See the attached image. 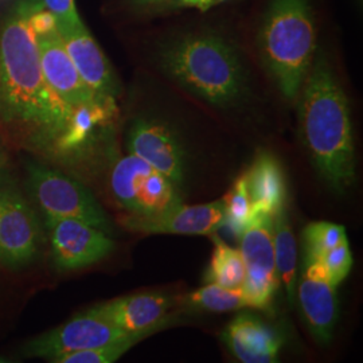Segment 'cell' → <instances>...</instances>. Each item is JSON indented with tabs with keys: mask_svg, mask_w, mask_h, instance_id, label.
Masks as SVG:
<instances>
[{
	"mask_svg": "<svg viewBox=\"0 0 363 363\" xmlns=\"http://www.w3.org/2000/svg\"><path fill=\"white\" fill-rule=\"evenodd\" d=\"M42 0H21L0 21V123L33 139L65 136L74 111L43 77L28 19Z\"/></svg>",
	"mask_w": 363,
	"mask_h": 363,
	"instance_id": "1",
	"label": "cell"
},
{
	"mask_svg": "<svg viewBox=\"0 0 363 363\" xmlns=\"http://www.w3.org/2000/svg\"><path fill=\"white\" fill-rule=\"evenodd\" d=\"M298 97V128L304 148L327 186L345 194L355 181L350 109L325 55L312 62Z\"/></svg>",
	"mask_w": 363,
	"mask_h": 363,
	"instance_id": "2",
	"label": "cell"
},
{
	"mask_svg": "<svg viewBox=\"0 0 363 363\" xmlns=\"http://www.w3.org/2000/svg\"><path fill=\"white\" fill-rule=\"evenodd\" d=\"M166 76L206 103L228 108L247 99V70L233 45L211 31L179 34L156 54Z\"/></svg>",
	"mask_w": 363,
	"mask_h": 363,
	"instance_id": "3",
	"label": "cell"
},
{
	"mask_svg": "<svg viewBox=\"0 0 363 363\" xmlns=\"http://www.w3.org/2000/svg\"><path fill=\"white\" fill-rule=\"evenodd\" d=\"M259 57L288 100H296L316 50L310 0H272L257 35Z\"/></svg>",
	"mask_w": 363,
	"mask_h": 363,
	"instance_id": "4",
	"label": "cell"
},
{
	"mask_svg": "<svg viewBox=\"0 0 363 363\" xmlns=\"http://www.w3.org/2000/svg\"><path fill=\"white\" fill-rule=\"evenodd\" d=\"M27 187L45 217L84 220L106 234L112 223L94 195L79 182L39 163L27 166Z\"/></svg>",
	"mask_w": 363,
	"mask_h": 363,
	"instance_id": "5",
	"label": "cell"
},
{
	"mask_svg": "<svg viewBox=\"0 0 363 363\" xmlns=\"http://www.w3.org/2000/svg\"><path fill=\"white\" fill-rule=\"evenodd\" d=\"M111 190L130 216L150 217L182 203L178 187L138 156L117 160L111 172Z\"/></svg>",
	"mask_w": 363,
	"mask_h": 363,
	"instance_id": "6",
	"label": "cell"
},
{
	"mask_svg": "<svg viewBox=\"0 0 363 363\" xmlns=\"http://www.w3.org/2000/svg\"><path fill=\"white\" fill-rule=\"evenodd\" d=\"M238 240L247 271L242 291L249 308L268 310L280 286L274 265L272 214L256 211Z\"/></svg>",
	"mask_w": 363,
	"mask_h": 363,
	"instance_id": "7",
	"label": "cell"
},
{
	"mask_svg": "<svg viewBox=\"0 0 363 363\" xmlns=\"http://www.w3.org/2000/svg\"><path fill=\"white\" fill-rule=\"evenodd\" d=\"M125 337L128 335L121 330L91 310H86L73 316L64 325L30 339L23 351L28 358H45L48 361L61 354L89 350Z\"/></svg>",
	"mask_w": 363,
	"mask_h": 363,
	"instance_id": "8",
	"label": "cell"
},
{
	"mask_svg": "<svg viewBox=\"0 0 363 363\" xmlns=\"http://www.w3.org/2000/svg\"><path fill=\"white\" fill-rule=\"evenodd\" d=\"M52 261L61 271H77L109 256L115 242L109 234L76 218L45 217Z\"/></svg>",
	"mask_w": 363,
	"mask_h": 363,
	"instance_id": "9",
	"label": "cell"
},
{
	"mask_svg": "<svg viewBox=\"0 0 363 363\" xmlns=\"http://www.w3.org/2000/svg\"><path fill=\"white\" fill-rule=\"evenodd\" d=\"M38 49L39 62L48 85L52 91L73 111L108 108L112 101L100 99L85 84L66 52L65 46L58 30L48 34L34 35Z\"/></svg>",
	"mask_w": 363,
	"mask_h": 363,
	"instance_id": "10",
	"label": "cell"
},
{
	"mask_svg": "<svg viewBox=\"0 0 363 363\" xmlns=\"http://www.w3.org/2000/svg\"><path fill=\"white\" fill-rule=\"evenodd\" d=\"M39 223L22 195L9 186L0 191V264L21 268L35 259Z\"/></svg>",
	"mask_w": 363,
	"mask_h": 363,
	"instance_id": "11",
	"label": "cell"
},
{
	"mask_svg": "<svg viewBox=\"0 0 363 363\" xmlns=\"http://www.w3.org/2000/svg\"><path fill=\"white\" fill-rule=\"evenodd\" d=\"M337 286L318 261H303L296 296L312 335L327 345L334 337L337 320Z\"/></svg>",
	"mask_w": 363,
	"mask_h": 363,
	"instance_id": "12",
	"label": "cell"
},
{
	"mask_svg": "<svg viewBox=\"0 0 363 363\" xmlns=\"http://www.w3.org/2000/svg\"><path fill=\"white\" fill-rule=\"evenodd\" d=\"M175 298L160 294H138L100 303L89 310L108 320L127 335L148 334L169 327L174 322Z\"/></svg>",
	"mask_w": 363,
	"mask_h": 363,
	"instance_id": "13",
	"label": "cell"
},
{
	"mask_svg": "<svg viewBox=\"0 0 363 363\" xmlns=\"http://www.w3.org/2000/svg\"><path fill=\"white\" fill-rule=\"evenodd\" d=\"M128 151L182 187L186 174L184 150L167 124L154 118H136L128 133Z\"/></svg>",
	"mask_w": 363,
	"mask_h": 363,
	"instance_id": "14",
	"label": "cell"
},
{
	"mask_svg": "<svg viewBox=\"0 0 363 363\" xmlns=\"http://www.w3.org/2000/svg\"><path fill=\"white\" fill-rule=\"evenodd\" d=\"M125 226L138 233L208 235L225 226L223 198L203 205H183L157 213L150 217L130 216Z\"/></svg>",
	"mask_w": 363,
	"mask_h": 363,
	"instance_id": "15",
	"label": "cell"
},
{
	"mask_svg": "<svg viewBox=\"0 0 363 363\" xmlns=\"http://www.w3.org/2000/svg\"><path fill=\"white\" fill-rule=\"evenodd\" d=\"M66 52L72 58L81 78L100 99L113 101L118 94V82L104 52L86 27L57 26Z\"/></svg>",
	"mask_w": 363,
	"mask_h": 363,
	"instance_id": "16",
	"label": "cell"
},
{
	"mask_svg": "<svg viewBox=\"0 0 363 363\" xmlns=\"http://www.w3.org/2000/svg\"><path fill=\"white\" fill-rule=\"evenodd\" d=\"M222 340L234 358L244 363H273L279 361L283 337L259 316L240 313L228 325Z\"/></svg>",
	"mask_w": 363,
	"mask_h": 363,
	"instance_id": "17",
	"label": "cell"
},
{
	"mask_svg": "<svg viewBox=\"0 0 363 363\" xmlns=\"http://www.w3.org/2000/svg\"><path fill=\"white\" fill-rule=\"evenodd\" d=\"M247 193L256 211L274 214L286 205V177L279 160L269 152H259L244 174Z\"/></svg>",
	"mask_w": 363,
	"mask_h": 363,
	"instance_id": "18",
	"label": "cell"
},
{
	"mask_svg": "<svg viewBox=\"0 0 363 363\" xmlns=\"http://www.w3.org/2000/svg\"><path fill=\"white\" fill-rule=\"evenodd\" d=\"M273 252L274 265L280 286L286 291L289 303L296 298L298 283V247L291 228L286 205L272 216Z\"/></svg>",
	"mask_w": 363,
	"mask_h": 363,
	"instance_id": "19",
	"label": "cell"
},
{
	"mask_svg": "<svg viewBox=\"0 0 363 363\" xmlns=\"http://www.w3.org/2000/svg\"><path fill=\"white\" fill-rule=\"evenodd\" d=\"M213 238V255L205 272V283H214L226 288H242L245 281V262L240 249L228 245L216 234Z\"/></svg>",
	"mask_w": 363,
	"mask_h": 363,
	"instance_id": "20",
	"label": "cell"
},
{
	"mask_svg": "<svg viewBox=\"0 0 363 363\" xmlns=\"http://www.w3.org/2000/svg\"><path fill=\"white\" fill-rule=\"evenodd\" d=\"M182 304L196 311L232 312L249 308L242 288H226L214 283L195 289L182 298Z\"/></svg>",
	"mask_w": 363,
	"mask_h": 363,
	"instance_id": "21",
	"label": "cell"
},
{
	"mask_svg": "<svg viewBox=\"0 0 363 363\" xmlns=\"http://www.w3.org/2000/svg\"><path fill=\"white\" fill-rule=\"evenodd\" d=\"M301 240L303 261H320L328 252L349 241L342 225L325 220L308 223L301 233Z\"/></svg>",
	"mask_w": 363,
	"mask_h": 363,
	"instance_id": "22",
	"label": "cell"
},
{
	"mask_svg": "<svg viewBox=\"0 0 363 363\" xmlns=\"http://www.w3.org/2000/svg\"><path fill=\"white\" fill-rule=\"evenodd\" d=\"M148 334L128 335L117 342L94 347L89 350L73 351L66 352L48 359L52 363H113L118 361L127 351H130L140 340L148 337Z\"/></svg>",
	"mask_w": 363,
	"mask_h": 363,
	"instance_id": "23",
	"label": "cell"
},
{
	"mask_svg": "<svg viewBox=\"0 0 363 363\" xmlns=\"http://www.w3.org/2000/svg\"><path fill=\"white\" fill-rule=\"evenodd\" d=\"M223 210L225 226H229V229L238 238L255 216V208L247 193L244 174L234 182L233 187L223 196Z\"/></svg>",
	"mask_w": 363,
	"mask_h": 363,
	"instance_id": "24",
	"label": "cell"
},
{
	"mask_svg": "<svg viewBox=\"0 0 363 363\" xmlns=\"http://www.w3.org/2000/svg\"><path fill=\"white\" fill-rule=\"evenodd\" d=\"M132 9L142 13H160L171 11L184 7H195L201 11H206L210 7L225 0H127Z\"/></svg>",
	"mask_w": 363,
	"mask_h": 363,
	"instance_id": "25",
	"label": "cell"
},
{
	"mask_svg": "<svg viewBox=\"0 0 363 363\" xmlns=\"http://www.w3.org/2000/svg\"><path fill=\"white\" fill-rule=\"evenodd\" d=\"M43 4L55 16L57 26L78 27L84 25L78 16L74 0H43Z\"/></svg>",
	"mask_w": 363,
	"mask_h": 363,
	"instance_id": "26",
	"label": "cell"
},
{
	"mask_svg": "<svg viewBox=\"0 0 363 363\" xmlns=\"http://www.w3.org/2000/svg\"><path fill=\"white\" fill-rule=\"evenodd\" d=\"M28 25L34 35H42L57 28V19L46 7H40L37 11L31 13Z\"/></svg>",
	"mask_w": 363,
	"mask_h": 363,
	"instance_id": "27",
	"label": "cell"
},
{
	"mask_svg": "<svg viewBox=\"0 0 363 363\" xmlns=\"http://www.w3.org/2000/svg\"><path fill=\"white\" fill-rule=\"evenodd\" d=\"M6 163H7V155H6L3 145L0 143V172L6 167Z\"/></svg>",
	"mask_w": 363,
	"mask_h": 363,
	"instance_id": "28",
	"label": "cell"
},
{
	"mask_svg": "<svg viewBox=\"0 0 363 363\" xmlns=\"http://www.w3.org/2000/svg\"><path fill=\"white\" fill-rule=\"evenodd\" d=\"M6 187H7V183H6V177H4L3 171H1V172H0V191H3Z\"/></svg>",
	"mask_w": 363,
	"mask_h": 363,
	"instance_id": "29",
	"label": "cell"
}]
</instances>
